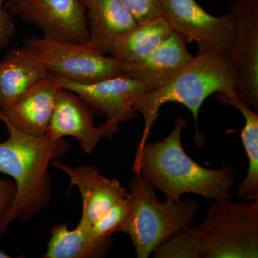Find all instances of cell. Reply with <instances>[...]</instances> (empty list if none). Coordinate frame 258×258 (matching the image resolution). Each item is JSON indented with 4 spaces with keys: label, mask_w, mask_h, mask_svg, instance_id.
<instances>
[{
    "label": "cell",
    "mask_w": 258,
    "mask_h": 258,
    "mask_svg": "<svg viewBox=\"0 0 258 258\" xmlns=\"http://www.w3.org/2000/svg\"><path fill=\"white\" fill-rule=\"evenodd\" d=\"M186 124V118L180 116L166 138L146 144L135 157L134 174H139L154 189L160 190L167 200L177 201L186 193L215 201L232 200L235 168L207 169L194 161L181 144V132Z\"/></svg>",
    "instance_id": "6da1fadb"
},
{
    "label": "cell",
    "mask_w": 258,
    "mask_h": 258,
    "mask_svg": "<svg viewBox=\"0 0 258 258\" xmlns=\"http://www.w3.org/2000/svg\"><path fill=\"white\" fill-rule=\"evenodd\" d=\"M156 258H257L258 200L212 204L206 218L161 244Z\"/></svg>",
    "instance_id": "7a4b0ae2"
},
{
    "label": "cell",
    "mask_w": 258,
    "mask_h": 258,
    "mask_svg": "<svg viewBox=\"0 0 258 258\" xmlns=\"http://www.w3.org/2000/svg\"><path fill=\"white\" fill-rule=\"evenodd\" d=\"M9 137L0 142V173L13 178L16 197L9 212L0 221V234L6 233L16 219L28 221L48 206L51 199L48 168L55 159L71 149L63 138L52 139L47 134L32 137L6 125Z\"/></svg>",
    "instance_id": "3957f363"
},
{
    "label": "cell",
    "mask_w": 258,
    "mask_h": 258,
    "mask_svg": "<svg viewBox=\"0 0 258 258\" xmlns=\"http://www.w3.org/2000/svg\"><path fill=\"white\" fill-rule=\"evenodd\" d=\"M235 88V75L227 55L198 52L164 86L146 93L137 102L135 110L143 116L144 128L135 157L147 143L161 107L169 102L181 103L191 111L196 124V142L200 146L203 142L199 133L198 115L204 101L214 93L232 92Z\"/></svg>",
    "instance_id": "277c9868"
},
{
    "label": "cell",
    "mask_w": 258,
    "mask_h": 258,
    "mask_svg": "<svg viewBox=\"0 0 258 258\" xmlns=\"http://www.w3.org/2000/svg\"><path fill=\"white\" fill-rule=\"evenodd\" d=\"M132 209L117 232L130 237L138 258H148L171 237L191 225L200 213L191 199L159 201L154 188L139 174L129 182Z\"/></svg>",
    "instance_id": "5b68a950"
},
{
    "label": "cell",
    "mask_w": 258,
    "mask_h": 258,
    "mask_svg": "<svg viewBox=\"0 0 258 258\" xmlns=\"http://www.w3.org/2000/svg\"><path fill=\"white\" fill-rule=\"evenodd\" d=\"M24 45L41 60L50 76L83 84L125 76L124 62L83 44L29 37L24 40Z\"/></svg>",
    "instance_id": "8992f818"
},
{
    "label": "cell",
    "mask_w": 258,
    "mask_h": 258,
    "mask_svg": "<svg viewBox=\"0 0 258 258\" xmlns=\"http://www.w3.org/2000/svg\"><path fill=\"white\" fill-rule=\"evenodd\" d=\"M159 3L173 31L186 42H195L198 52L230 53L237 33V23L232 12L214 16L196 0H159Z\"/></svg>",
    "instance_id": "52a82bcc"
},
{
    "label": "cell",
    "mask_w": 258,
    "mask_h": 258,
    "mask_svg": "<svg viewBox=\"0 0 258 258\" xmlns=\"http://www.w3.org/2000/svg\"><path fill=\"white\" fill-rule=\"evenodd\" d=\"M62 88L76 93L90 108L106 117L101 125L103 137L112 140L120 123L137 118L136 104L149 92L144 83L122 76L94 83L83 84L50 76Z\"/></svg>",
    "instance_id": "ba28073f"
},
{
    "label": "cell",
    "mask_w": 258,
    "mask_h": 258,
    "mask_svg": "<svg viewBox=\"0 0 258 258\" xmlns=\"http://www.w3.org/2000/svg\"><path fill=\"white\" fill-rule=\"evenodd\" d=\"M5 8L12 15L35 25L47 38L77 44L89 39L82 0H6Z\"/></svg>",
    "instance_id": "9c48e42d"
},
{
    "label": "cell",
    "mask_w": 258,
    "mask_h": 258,
    "mask_svg": "<svg viewBox=\"0 0 258 258\" xmlns=\"http://www.w3.org/2000/svg\"><path fill=\"white\" fill-rule=\"evenodd\" d=\"M230 12L237 23L235 42L227 55L235 75V92L258 111V0H233Z\"/></svg>",
    "instance_id": "30bf717a"
},
{
    "label": "cell",
    "mask_w": 258,
    "mask_h": 258,
    "mask_svg": "<svg viewBox=\"0 0 258 258\" xmlns=\"http://www.w3.org/2000/svg\"><path fill=\"white\" fill-rule=\"evenodd\" d=\"M50 166L67 174L70 184L67 194L73 186L79 189L82 199V215L79 225L89 228L117 203L128 197L129 191L117 179H108L93 166L73 167L59 159Z\"/></svg>",
    "instance_id": "8fae6325"
},
{
    "label": "cell",
    "mask_w": 258,
    "mask_h": 258,
    "mask_svg": "<svg viewBox=\"0 0 258 258\" xmlns=\"http://www.w3.org/2000/svg\"><path fill=\"white\" fill-rule=\"evenodd\" d=\"M60 88L49 76L22 95L13 106L0 108V120L26 135H45Z\"/></svg>",
    "instance_id": "7c38bea8"
},
{
    "label": "cell",
    "mask_w": 258,
    "mask_h": 258,
    "mask_svg": "<svg viewBox=\"0 0 258 258\" xmlns=\"http://www.w3.org/2000/svg\"><path fill=\"white\" fill-rule=\"evenodd\" d=\"M47 134L55 140L74 137L88 155L104 138L101 125H94L91 108L76 93L62 87L57 94Z\"/></svg>",
    "instance_id": "4fadbf2b"
},
{
    "label": "cell",
    "mask_w": 258,
    "mask_h": 258,
    "mask_svg": "<svg viewBox=\"0 0 258 258\" xmlns=\"http://www.w3.org/2000/svg\"><path fill=\"white\" fill-rule=\"evenodd\" d=\"M186 43L181 35L173 31L143 60L124 62L125 76L144 83L149 91L158 89L193 58Z\"/></svg>",
    "instance_id": "5bb4252c"
},
{
    "label": "cell",
    "mask_w": 258,
    "mask_h": 258,
    "mask_svg": "<svg viewBox=\"0 0 258 258\" xmlns=\"http://www.w3.org/2000/svg\"><path fill=\"white\" fill-rule=\"evenodd\" d=\"M82 1L89 32V39L83 45L91 50L110 53L115 39L138 23L118 0Z\"/></svg>",
    "instance_id": "9a60e30c"
},
{
    "label": "cell",
    "mask_w": 258,
    "mask_h": 258,
    "mask_svg": "<svg viewBox=\"0 0 258 258\" xmlns=\"http://www.w3.org/2000/svg\"><path fill=\"white\" fill-rule=\"evenodd\" d=\"M49 76L41 60L25 45L8 51L0 62V108L13 106L22 95Z\"/></svg>",
    "instance_id": "2e32d148"
},
{
    "label": "cell",
    "mask_w": 258,
    "mask_h": 258,
    "mask_svg": "<svg viewBox=\"0 0 258 258\" xmlns=\"http://www.w3.org/2000/svg\"><path fill=\"white\" fill-rule=\"evenodd\" d=\"M51 237L42 258H102L113 245L112 235L96 237L89 229L79 225L70 230L68 224H56L50 229Z\"/></svg>",
    "instance_id": "e0dca14e"
},
{
    "label": "cell",
    "mask_w": 258,
    "mask_h": 258,
    "mask_svg": "<svg viewBox=\"0 0 258 258\" xmlns=\"http://www.w3.org/2000/svg\"><path fill=\"white\" fill-rule=\"evenodd\" d=\"M172 32L164 15L137 23L115 39L110 53L122 62H138L152 53Z\"/></svg>",
    "instance_id": "ac0fdd59"
},
{
    "label": "cell",
    "mask_w": 258,
    "mask_h": 258,
    "mask_svg": "<svg viewBox=\"0 0 258 258\" xmlns=\"http://www.w3.org/2000/svg\"><path fill=\"white\" fill-rule=\"evenodd\" d=\"M223 104L230 105L238 110L243 116L244 125L241 139L248 158L247 176L239 184L236 196L243 201L258 200V115L241 101L235 91L215 93Z\"/></svg>",
    "instance_id": "d6986e66"
},
{
    "label": "cell",
    "mask_w": 258,
    "mask_h": 258,
    "mask_svg": "<svg viewBox=\"0 0 258 258\" xmlns=\"http://www.w3.org/2000/svg\"><path fill=\"white\" fill-rule=\"evenodd\" d=\"M132 209V199L130 194L113 205L108 211L100 217L96 222L89 227L90 232L96 237H104L112 235L117 232L120 226L128 218Z\"/></svg>",
    "instance_id": "ffe728a7"
},
{
    "label": "cell",
    "mask_w": 258,
    "mask_h": 258,
    "mask_svg": "<svg viewBox=\"0 0 258 258\" xmlns=\"http://www.w3.org/2000/svg\"><path fill=\"white\" fill-rule=\"evenodd\" d=\"M137 23L163 15L159 0H118Z\"/></svg>",
    "instance_id": "44dd1931"
},
{
    "label": "cell",
    "mask_w": 258,
    "mask_h": 258,
    "mask_svg": "<svg viewBox=\"0 0 258 258\" xmlns=\"http://www.w3.org/2000/svg\"><path fill=\"white\" fill-rule=\"evenodd\" d=\"M5 1L0 0V49L9 45L16 31L13 15L5 8Z\"/></svg>",
    "instance_id": "7402d4cb"
},
{
    "label": "cell",
    "mask_w": 258,
    "mask_h": 258,
    "mask_svg": "<svg viewBox=\"0 0 258 258\" xmlns=\"http://www.w3.org/2000/svg\"><path fill=\"white\" fill-rule=\"evenodd\" d=\"M16 193L17 186L13 180L0 179V221L13 206Z\"/></svg>",
    "instance_id": "603a6c76"
},
{
    "label": "cell",
    "mask_w": 258,
    "mask_h": 258,
    "mask_svg": "<svg viewBox=\"0 0 258 258\" xmlns=\"http://www.w3.org/2000/svg\"><path fill=\"white\" fill-rule=\"evenodd\" d=\"M13 256L5 252L3 249L0 247V258H12Z\"/></svg>",
    "instance_id": "cb8c5ba5"
}]
</instances>
